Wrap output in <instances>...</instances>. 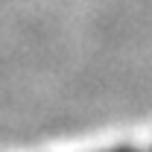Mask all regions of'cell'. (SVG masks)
Wrapping results in <instances>:
<instances>
[{"label": "cell", "instance_id": "1", "mask_svg": "<svg viewBox=\"0 0 152 152\" xmlns=\"http://www.w3.org/2000/svg\"><path fill=\"white\" fill-rule=\"evenodd\" d=\"M111 152H134V149H129V146H123V149H111Z\"/></svg>", "mask_w": 152, "mask_h": 152}]
</instances>
